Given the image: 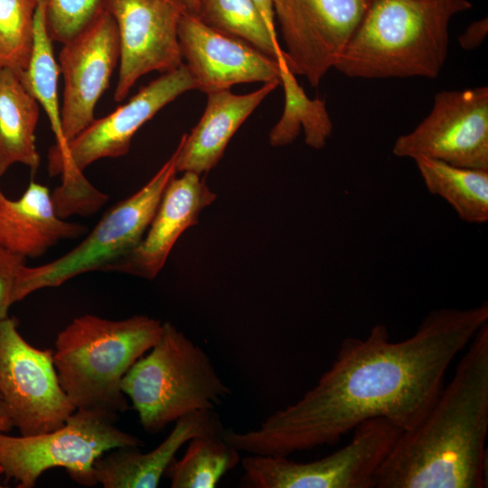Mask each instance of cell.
Instances as JSON below:
<instances>
[{
	"mask_svg": "<svg viewBox=\"0 0 488 488\" xmlns=\"http://www.w3.org/2000/svg\"><path fill=\"white\" fill-rule=\"evenodd\" d=\"M485 323L487 302L432 310L413 335L399 342L377 324L365 338H345L330 368L295 403L257 428L225 429L222 438L248 455L288 457L333 445L372 418L410 430L431 408L451 362Z\"/></svg>",
	"mask_w": 488,
	"mask_h": 488,
	"instance_id": "1",
	"label": "cell"
},
{
	"mask_svg": "<svg viewBox=\"0 0 488 488\" xmlns=\"http://www.w3.org/2000/svg\"><path fill=\"white\" fill-rule=\"evenodd\" d=\"M488 323L477 331L424 418L402 431L376 488H485Z\"/></svg>",
	"mask_w": 488,
	"mask_h": 488,
	"instance_id": "2",
	"label": "cell"
},
{
	"mask_svg": "<svg viewBox=\"0 0 488 488\" xmlns=\"http://www.w3.org/2000/svg\"><path fill=\"white\" fill-rule=\"evenodd\" d=\"M471 7L468 0H371L334 69L350 78L435 79L451 20Z\"/></svg>",
	"mask_w": 488,
	"mask_h": 488,
	"instance_id": "3",
	"label": "cell"
},
{
	"mask_svg": "<svg viewBox=\"0 0 488 488\" xmlns=\"http://www.w3.org/2000/svg\"><path fill=\"white\" fill-rule=\"evenodd\" d=\"M162 329L163 323L146 315L74 318L56 337L53 362L76 408L117 416L126 412L129 405L122 379L158 341Z\"/></svg>",
	"mask_w": 488,
	"mask_h": 488,
	"instance_id": "4",
	"label": "cell"
},
{
	"mask_svg": "<svg viewBox=\"0 0 488 488\" xmlns=\"http://www.w3.org/2000/svg\"><path fill=\"white\" fill-rule=\"evenodd\" d=\"M121 389L151 435L191 413L215 409L231 393L207 353L170 322L126 373Z\"/></svg>",
	"mask_w": 488,
	"mask_h": 488,
	"instance_id": "5",
	"label": "cell"
},
{
	"mask_svg": "<svg viewBox=\"0 0 488 488\" xmlns=\"http://www.w3.org/2000/svg\"><path fill=\"white\" fill-rule=\"evenodd\" d=\"M192 89H197L196 81L183 63L162 73L108 115L94 119L63 148L52 146L48 173L61 178V185L52 193L58 211L67 215H83L95 210L103 200V192L89 183L84 170L100 159L126 155L143 125L180 95Z\"/></svg>",
	"mask_w": 488,
	"mask_h": 488,
	"instance_id": "6",
	"label": "cell"
},
{
	"mask_svg": "<svg viewBox=\"0 0 488 488\" xmlns=\"http://www.w3.org/2000/svg\"><path fill=\"white\" fill-rule=\"evenodd\" d=\"M117 415L76 408L61 427L40 435L12 436L0 433V465L18 488H32L53 467L64 468L79 484H97L96 460L117 448H137L144 442L119 429Z\"/></svg>",
	"mask_w": 488,
	"mask_h": 488,
	"instance_id": "7",
	"label": "cell"
},
{
	"mask_svg": "<svg viewBox=\"0 0 488 488\" xmlns=\"http://www.w3.org/2000/svg\"><path fill=\"white\" fill-rule=\"evenodd\" d=\"M177 154L176 148L147 183L114 205L75 248L43 265H23L16 279L14 303L81 274L106 272L134 249L145 235L168 183L176 176Z\"/></svg>",
	"mask_w": 488,
	"mask_h": 488,
	"instance_id": "8",
	"label": "cell"
},
{
	"mask_svg": "<svg viewBox=\"0 0 488 488\" xmlns=\"http://www.w3.org/2000/svg\"><path fill=\"white\" fill-rule=\"evenodd\" d=\"M351 441L310 462L249 455L240 460L244 488H373L375 476L402 430L377 418L357 426Z\"/></svg>",
	"mask_w": 488,
	"mask_h": 488,
	"instance_id": "9",
	"label": "cell"
},
{
	"mask_svg": "<svg viewBox=\"0 0 488 488\" xmlns=\"http://www.w3.org/2000/svg\"><path fill=\"white\" fill-rule=\"evenodd\" d=\"M14 317L0 320V417L21 436L53 431L76 410L60 384L53 350L20 334Z\"/></svg>",
	"mask_w": 488,
	"mask_h": 488,
	"instance_id": "10",
	"label": "cell"
},
{
	"mask_svg": "<svg viewBox=\"0 0 488 488\" xmlns=\"http://www.w3.org/2000/svg\"><path fill=\"white\" fill-rule=\"evenodd\" d=\"M392 152L402 158L488 170V88L438 92L428 115L397 138Z\"/></svg>",
	"mask_w": 488,
	"mask_h": 488,
	"instance_id": "11",
	"label": "cell"
},
{
	"mask_svg": "<svg viewBox=\"0 0 488 488\" xmlns=\"http://www.w3.org/2000/svg\"><path fill=\"white\" fill-rule=\"evenodd\" d=\"M371 0H271L295 75L316 87L334 68Z\"/></svg>",
	"mask_w": 488,
	"mask_h": 488,
	"instance_id": "12",
	"label": "cell"
},
{
	"mask_svg": "<svg viewBox=\"0 0 488 488\" xmlns=\"http://www.w3.org/2000/svg\"><path fill=\"white\" fill-rule=\"evenodd\" d=\"M118 34V78L114 100L123 101L142 76L180 67L178 27L184 0H104Z\"/></svg>",
	"mask_w": 488,
	"mask_h": 488,
	"instance_id": "13",
	"label": "cell"
},
{
	"mask_svg": "<svg viewBox=\"0 0 488 488\" xmlns=\"http://www.w3.org/2000/svg\"><path fill=\"white\" fill-rule=\"evenodd\" d=\"M118 61L117 25L104 5L85 28L62 43L59 53L64 81L61 115L65 144L95 119V107Z\"/></svg>",
	"mask_w": 488,
	"mask_h": 488,
	"instance_id": "14",
	"label": "cell"
},
{
	"mask_svg": "<svg viewBox=\"0 0 488 488\" xmlns=\"http://www.w3.org/2000/svg\"><path fill=\"white\" fill-rule=\"evenodd\" d=\"M178 39L197 89L206 94L236 84L280 81L276 59L243 40L207 26L188 11L180 20Z\"/></svg>",
	"mask_w": 488,
	"mask_h": 488,
	"instance_id": "15",
	"label": "cell"
},
{
	"mask_svg": "<svg viewBox=\"0 0 488 488\" xmlns=\"http://www.w3.org/2000/svg\"><path fill=\"white\" fill-rule=\"evenodd\" d=\"M215 200L216 193L200 174L184 172L181 177H174L141 241L106 272L155 278L181 235L198 223L201 212Z\"/></svg>",
	"mask_w": 488,
	"mask_h": 488,
	"instance_id": "16",
	"label": "cell"
},
{
	"mask_svg": "<svg viewBox=\"0 0 488 488\" xmlns=\"http://www.w3.org/2000/svg\"><path fill=\"white\" fill-rule=\"evenodd\" d=\"M224 428L215 409L200 410L174 422L169 435L153 450L117 448L94 464L95 478L104 488H156L179 449L196 436H221Z\"/></svg>",
	"mask_w": 488,
	"mask_h": 488,
	"instance_id": "17",
	"label": "cell"
},
{
	"mask_svg": "<svg viewBox=\"0 0 488 488\" xmlns=\"http://www.w3.org/2000/svg\"><path fill=\"white\" fill-rule=\"evenodd\" d=\"M280 81L264 83L257 90L238 95L230 89L207 94V104L197 125L177 145V172L202 175L215 167L242 123Z\"/></svg>",
	"mask_w": 488,
	"mask_h": 488,
	"instance_id": "18",
	"label": "cell"
},
{
	"mask_svg": "<svg viewBox=\"0 0 488 488\" xmlns=\"http://www.w3.org/2000/svg\"><path fill=\"white\" fill-rule=\"evenodd\" d=\"M87 232L81 224L61 218L49 188L31 181L18 199L12 200L0 185V246L17 255L37 258L65 239Z\"/></svg>",
	"mask_w": 488,
	"mask_h": 488,
	"instance_id": "19",
	"label": "cell"
},
{
	"mask_svg": "<svg viewBox=\"0 0 488 488\" xmlns=\"http://www.w3.org/2000/svg\"><path fill=\"white\" fill-rule=\"evenodd\" d=\"M40 108L18 74L0 68V176L16 164L33 172L39 167L35 130Z\"/></svg>",
	"mask_w": 488,
	"mask_h": 488,
	"instance_id": "20",
	"label": "cell"
},
{
	"mask_svg": "<svg viewBox=\"0 0 488 488\" xmlns=\"http://www.w3.org/2000/svg\"><path fill=\"white\" fill-rule=\"evenodd\" d=\"M427 191L446 200L468 223L488 221V170L472 169L418 157L414 159Z\"/></svg>",
	"mask_w": 488,
	"mask_h": 488,
	"instance_id": "21",
	"label": "cell"
},
{
	"mask_svg": "<svg viewBox=\"0 0 488 488\" xmlns=\"http://www.w3.org/2000/svg\"><path fill=\"white\" fill-rule=\"evenodd\" d=\"M280 68V84L284 88L283 114L269 133L273 146L293 143L304 130L305 142L311 148H324L333 132V122L324 100L310 99L298 84L295 74L287 67L285 57L277 60Z\"/></svg>",
	"mask_w": 488,
	"mask_h": 488,
	"instance_id": "22",
	"label": "cell"
},
{
	"mask_svg": "<svg viewBox=\"0 0 488 488\" xmlns=\"http://www.w3.org/2000/svg\"><path fill=\"white\" fill-rule=\"evenodd\" d=\"M44 19L43 0L38 5L33 29V43L24 70L19 75L28 92L44 110L55 136L52 146L61 149L65 141L61 129V103L58 94L60 67L56 61Z\"/></svg>",
	"mask_w": 488,
	"mask_h": 488,
	"instance_id": "23",
	"label": "cell"
},
{
	"mask_svg": "<svg viewBox=\"0 0 488 488\" xmlns=\"http://www.w3.org/2000/svg\"><path fill=\"white\" fill-rule=\"evenodd\" d=\"M187 444L184 455L165 471L172 488H214L241 460L239 451L222 436H196Z\"/></svg>",
	"mask_w": 488,
	"mask_h": 488,
	"instance_id": "24",
	"label": "cell"
},
{
	"mask_svg": "<svg viewBox=\"0 0 488 488\" xmlns=\"http://www.w3.org/2000/svg\"><path fill=\"white\" fill-rule=\"evenodd\" d=\"M196 15L207 26L243 40L277 61L284 57L253 0H199Z\"/></svg>",
	"mask_w": 488,
	"mask_h": 488,
	"instance_id": "25",
	"label": "cell"
},
{
	"mask_svg": "<svg viewBox=\"0 0 488 488\" xmlns=\"http://www.w3.org/2000/svg\"><path fill=\"white\" fill-rule=\"evenodd\" d=\"M40 0H0V68L20 75L27 66Z\"/></svg>",
	"mask_w": 488,
	"mask_h": 488,
	"instance_id": "26",
	"label": "cell"
},
{
	"mask_svg": "<svg viewBox=\"0 0 488 488\" xmlns=\"http://www.w3.org/2000/svg\"><path fill=\"white\" fill-rule=\"evenodd\" d=\"M47 32L64 43L85 28L104 6V0H43Z\"/></svg>",
	"mask_w": 488,
	"mask_h": 488,
	"instance_id": "27",
	"label": "cell"
},
{
	"mask_svg": "<svg viewBox=\"0 0 488 488\" xmlns=\"http://www.w3.org/2000/svg\"><path fill=\"white\" fill-rule=\"evenodd\" d=\"M25 260L0 246V320L9 317V308L14 303L16 279Z\"/></svg>",
	"mask_w": 488,
	"mask_h": 488,
	"instance_id": "28",
	"label": "cell"
},
{
	"mask_svg": "<svg viewBox=\"0 0 488 488\" xmlns=\"http://www.w3.org/2000/svg\"><path fill=\"white\" fill-rule=\"evenodd\" d=\"M488 33V19L483 17L470 23L459 35L458 42L464 50H474L479 47Z\"/></svg>",
	"mask_w": 488,
	"mask_h": 488,
	"instance_id": "29",
	"label": "cell"
},
{
	"mask_svg": "<svg viewBox=\"0 0 488 488\" xmlns=\"http://www.w3.org/2000/svg\"><path fill=\"white\" fill-rule=\"evenodd\" d=\"M266 21L269 30L277 34L275 26V14L271 0H253Z\"/></svg>",
	"mask_w": 488,
	"mask_h": 488,
	"instance_id": "30",
	"label": "cell"
},
{
	"mask_svg": "<svg viewBox=\"0 0 488 488\" xmlns=\"http://www.w3.org/2000/svg\"><path fill=\"white\" fill-rule=\"evenodd\" d=\"M188 12L196 14L198 11L199 0H184Z\"/></svg>",
	"mask_w": 488,
	"mask_h": 488,
	"instance_id": "31",
	"label": "cell"
},
{
	"mask_svg": "<svg viewBox=\"0 0 488 488\" xmlns=\"http://www.w3.org/2000/svg\"><path fill=\"white\" fill-rule=\"evenodd\" d=\"M11 423L5 418L0 417V433L7 432L12 428Z\"/></svg>",
	"mask_w": 488,
	"mask_h": 488,
	"instance_id": "32",
	"label": "cell"
},
{
	"mask_svg": "<svg viewBox=\"0 0 488 488\" xmlns=\"http://www.w3.org/2000/svg\"><path fill=\"white\" fill-rule=\"evenodd\" d=\"M4 474V468L3 466L0 465V475ZM0 487H2V485L0 484Z\"/></svg>",
	"mask_w": 488,
	"mask_h": 488,
	"instance_id": "33",
	"label": "cell"
}]
</instances>
